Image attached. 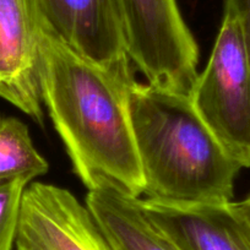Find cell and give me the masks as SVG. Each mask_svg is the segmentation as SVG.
I'll return each mask as SVG.
<instances>
[{
	"label": "cell",
	"instance_id": "13",
	"mask_svg": "<svg viewBox=\"0 0 250 250\" xmlns=\"http://www.w3.org/2000/svg\"><path fill=\"white\" fill-rule=\"evenodd\" d=\"M237 206L240 212H242V215L245 217V220L250 223V194L244 200L237 203Z\"/></svg>",
	"mask_w": 250,
	"mask_h": 250
},
{
	"label": "cell",
	"instance_id": "4",
	"mask_svg": "<svg viewBox=\"0 0 250 250\" xmlns=\"http://www.w3.org/2000/svg\"><path fill=\"white\" fill-rule=\"evenodd\" d=\"M125 47L145 83L190 95L199 47L177 0H114Z\"/></svg>",
	"mask_w": 250,
	"mask_h": 250
},
{
	"label": "cell",
	"instance_id": "12",
	"mask_svg": "<svg viewBox=\"0 0 250 250\" xmlns=\"http://www.w3.org/2000/svg\"><path fill=\"white\" fill-rule=\"evenodd\" d=\"M225 10L230 11L238 20L250 60V0H225Z\"/></svg>",
	"mask_w": 250,
	"mask_h": 250
},
{
	"label": "cell",
	"instance_id": "9",
	"mask_svg": "<svg viewBox=\"0 0 250 250\" xmlns=\"http://www.w3.org/2000/svg\"><path fill=\"white\" fill-rule=\"evenodd\" d=\"M140 198L92 190L86 206L114 250H180L141 208Z\"/></svg>",
	"mask_w": 250,
	"mask_h": 250
},
{
	"label": "cell",
	"instance_id": "10",
	"mask_svg": "<svg viewBox=\"0 0 250 250\" xmlns=\"http://www.w3.org/2000/svg\"><path fill=\"white\" fill-rule=\"evenodd\" d=\"M48 169L49 165L33 145L27 125L0 114V184L16 178L32 182Z\"/></svg>",
	"mask_w": 250,
	"mask_h": 250
},
{
	"label": "cell",
	"instance_id": "5",
	"mask_svg": "<svg viewBox=\"0 0 250 250\" xmlns=\"http://www.w3.org/2000/svg\"><path fill=\"white\" fill-rule=\"evenodd\" d=\"M16 250H114L91 213L68 189L30 183L23 191Z\"/></svg>",
	"mask_w": 250,
	"mask_h": 250
},
{
	"label": "cell",
	"instance_id": "7",
	"mask_svg": "<svg viewBox=\"0 0 250 250\" xmlns=\"http://www.w3.org/2000/svg\"><path fill=\"white\" fill-rule=\"evenodd\" d=\"M36 0H0V97L44 125Z\"/></svg>",
	"mask_w": 250,
	"mask_h": 250
},
{
	"label": "cell",
	"instance_id": "6",
	"mask_svg": "<svg viewBox=\"0 0 250 250\" xmlns=\"http://www.w3.org/2000/svg\"><path fill=\"white\" fill-rule=\"evenodd\" d=\"M42 18L66 44L124 83L135 81L114 0H36Z\"/></svg>",
	"mask_w": 250,
	"mask_h": 250
},
{
	"label": "cell",
	"instance_id": "8",
	"mask_svg": "<svg viewBox=\"0 0 250 250\" xmlns=\"http://www.w3.org/2000/svg\"><path fill=\"white\" fill-rule=\"evenodd\" d=\"M180 250H250V223L234 201L182 204L139 199Z\"/></svg>",
	"mask_w": 250,
	"mask_h": 250
},
{
	"label": "cell",
	"instance_id": "11",
	"mask_svg": "<svg viewBox=\"0 0 250 250\" xmlns=\"http://www.w3.org/2000/svg\"><path fill=\"white\" fill-rule=\"evenodd\" d=\"M30 183L28 178H16L0 184V250H13L15 245L21 201Z\"/></svg>",
	"mask_w": 250,
	"mask_h": 250
},
{
	"label": "cell",
	"instance_id": "1",
	"mask_svg": "<svg viewBox=\"0 0 250 250\" xmlns=\"http://www.w3.org/2000/svg\"><path fill=\"white\" fill-rule=\"evenodd\" d=\"M43 105L88 191L140 198L144 177L129 107L131 85L66 44L41 14Z\"/></svg>",
	"mask_w": 250,
	"mask_h": 250
},
{
	"label": "cell",
	"instance_id": "3",
	"mask_svg": "<svg viewBox=\"0 0 250 250\" xmlns=\"http://www.w3.org/2000/svg\"><path fill=\"white\" fill-rule=\"evenodd\" d=\"M189 96L228 155L242 168L250 167V60L230 11L225 10L206 68Z\"/></svg>",
	"mask_w": 250,
	"mask_h": 250
},
{
	"label": "cell",
	"instance_id": "2",
	"mask_svg": "<svg viewBox=\"0 0 250 250\" xmlns=\"http://www.w3.org/2000/svg\"><path fill=\"white\" fill-rule=\"evenodd\" d=\"M129 107L144 177V199L232 201L242 169L191 103L190 96L135 80Z\"/></svg>",
	"mask_w": 250,
	"mask_h": 250
}]
</instances>
